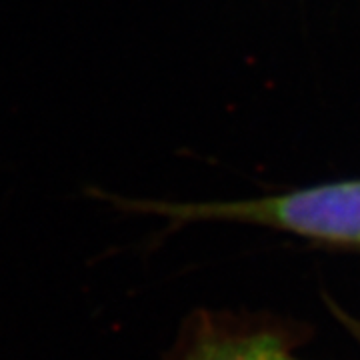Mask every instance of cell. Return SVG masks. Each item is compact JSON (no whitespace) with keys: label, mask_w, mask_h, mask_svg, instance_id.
<instances>
[{"label":"cell","mask_w":360,"mask_h":360,"mask_svg":"<svg viewBox=\"0 0 360 360\" xmlns=\"http://www.w3.org/2000/svg\"><path fill=\"white\" fill-rule=\"evenodd\" d=\"M155 208L182 220H234L324 243L360 245V180H340L257 200Z\"/></svg>","instance_id":"1"},{"label":"cell","mask_w":360,"mask_h":360,"mask_svg":"<svg viewBox=\"0 0 360 360\" xmlns=\"http://www.w3.org/2000/svg\"><path fill=\"white\" fill-rule=\"evenodd\" d=\"M174 360H296L270 335L220 336L198 333Z\"/></svg>","instance_id":"2"},{"label":"cell","mask_w":360,"mask_h":360,"mask_svg":"<svg viewBox=\"0 0 360 360\" xmlns=\"http://www.w3.org/2000/svg\"><path fill=\"white\" fill-rule=\"evenodd\" d=\"M359 335H360V330H359Z\"/></svg>","instance_id":"3"}]
</instances>
